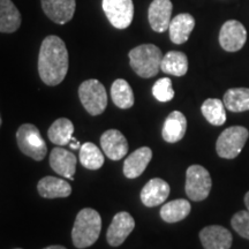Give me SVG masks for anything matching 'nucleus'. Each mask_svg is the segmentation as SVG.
<instances>
[{"label":"nucleus","mask_w":249,"mask_h":249,"mask_svg":"<svg viewBox=\"0 0 249 249\" xmlns=\"http://www.w3.org/2000/svg\"><path fill=\"white\" fill-rule=\"evenodd\" d=\"M68 51L60 37L48 36L42 42L38 55L39 77L46 86L60 85L68 71Z\"/></svg>","instance_id":"nucleus-1"},{"label":"nucleus","mask_w":249,"mask_h":249,"mask_svg":"<svg viewBox=\"0 0 249 249\" xmlns=\"http://www.w3.org/2000/svg\"><path fill=\"white\" fill-rule=\"evenodd\" d=\"M102 230V218L97 211L85 208L77 213L71 230V240L76 248L83 249L98 240Z\"/></svg>","instance_id":"nucleus-2"},{"label":"nucleus","mask_w":249,"mask_h":249,"mask_svg":"<svg viewBox=\"0 0 249 249\" xmlns=\"http://www.w3.org/2000/svg\"><path fill=\"white\" fill-rule=\"evenodd\" d=\"M129 64L132 70L143 79L157 75L163 60L160 49L154 44H142L129 51Z\"/></svg>","instance_id":"nucleus-3"},{"label":"nucleus","mask_w":249,"mask_h":249,"mask_svg":"<svg viewBox=\"0 0 249 249\" xmlns=\"http://www.w3.org/2000/svg\"><path fill=\"white\" fill-rule=\"evenodd\" d=\"M17 142L22 154L35 160H43L48 147L38 128L33 124H24L17 132Z\"/></svg>","instance_id":"nucleus-4"},{"label":"nucleus","mask_w":249,"mask_h":249,"mask_svg":"<svg viewBox=\"0 0 249 249\" xmlns=\"http://www.w3.org/2000/svg\"><path fill=\"white\" fill-rule=\"evenodd\" d=\"M79 97L83 107L91 116H99L107 107V93L98 80L90 79L81 83Z\"/></svg>","instance_id":"nucleus-5"},{"label":"nucleus","mask_w":249,"mask_h":249,"mask_svg":"<svg viewBox=\"0 0 249 249\" xmlns=\"http://www.w3.org/2000/svg\"><path fill=\"white\" fill-rule=\"evenodd\" d=\"M249 138L247 128L242 126H232L220 134L216 143V151L219 157L233 160L238 157Z\"/></svg>","instance_id":"nucleus-6"},{"label":"nucleus","mask_w":249,"mask_h":249,"mask_svg":"<svg viewBox=\"0 0 249 249\" xmlns=\"http://www.w3.org/2000/svg\"><path fill=\"white\" fill-rule=\"evenodd\" d=\"M213 180L210 173L201 165H192L186 172V194L192 201H203L210 194Z\"/></svg>","instance_id":"nucleus-7"},{"label":"nucleus","mask_w":249,"mask_h":249,"mask_svg":"<svg viewBox=\"0 0 249 249\" xmlns=\"http://www.w3.org/2000/svg\"><path fill=\"white\" fill-rule=\"evenodd\" d=\"M103 11L117 29H126L134 18L133 0H103Z\"/></svg>","instance_id":"nucleus-8"},{"label":"nucleus","mask_w":249,"mask_h":249,"mask_svg":"<svg viewBox=\"0 0 249 249\" xmlns=\"http://www.w3.org/2000/svg\"><path fill=\"white\" fill-rule=\"evenodd\" d=\"M246 40H247V31L241 22L230 20L223 24L219 33V43L225 51H239L244 48Z\"/></svg>","instance_id":"nucleus-9"},{"label":"nucleus","mask_w":249,"mask_h":249,"mask_svg":"<svg viewBox=\"0 0 249 249\" xmlns=\"http://www.w3.org/2000/svg\"><path fill=\"white\" fill-rule=\"evenodd\" d=\"M135 227V220L128 213L123 211L113 217L107 232V240L112 247H119L126 241Z\"/></svg>","instance_id":"nucleus-10"},{"label":"nucleus","mask_w":249,"mask_h":249,"mask_svg":"<svg viewBox=\"0 0 249 249\" xmlns=\"http://www.w3.org/2000/svg\"><path fill=\"white\" fill-rule=\"evenodd\" d=\"M102 150L111 160H120L128 152V142L118 129H108L101 136Z\"/></svg>","instance_id":"nucleus-11"},{"label":"nucleus","mask_w":249,"mask_h":249,"mask_svg":"<svg viewBox=\"0 0 249 249\" xmlns=\"http://www.w3.org/2000/svg\"><path fill=\"white\" fill-rule=\"evenodd\" d=\"M42 8L46 17L58 24H65L75 13V0H42Z\"/></svg>","instance_id":"nucleus-12"},{"label":"nucleus","mask_w":249,"mask_h":249,"mask_svg":"<svg viewBox=\"0 0 249 249\" xmlns=\"http://www.w3.org/2000/svg\"><path fill=\"white\" fill-rule=\"evenodd\" d=\"M173 5L171 0H154L149 6L148 18L152 29L157 33H164L171 23Z\"/></svg>","instance_id":"nucleus-13"},{"label":"nucleus","mask_w":249,"mask_h":249,"mask_svg":"<svg viewBox=\"0 0 249 249\" xmlns=\"http://www.w3.org/2000/svg\"><path fill=\"white\" fill-rule=\"evenodd\" d=\"M76 156L66 149L57 147L52 149L50 154V166L64 178L74 180L73 176L76 171Z\"/></svg>","instance_id":"nucleus-14"},{"label":"nucleus","mask_w":249,"mask_h":249,"mask_svg":"<svg viewBox=\"0 0 249 249\" xmlns=\"http://www.w3.org/2000/svg\"><path fill=\"white\" fill-rule=\"evenodd\" d=\"M200 240L204 249H230L233 238L225 227L211 225L200 232Z\"/></svg>","instance_id":"nucleus-15"},{"label":"nucleus","mask_w":249,"mask_h":249,"mask_svg":"<svg viewBox=\"0 0 249 249\" xmlns=\"http://www.w3.org/2000/svg\"><path fill=\"white\" fill-rule=\"evenodd\" d=\"M170 195V185L165 180L154 178L145 183L141 191V201L145 207L163 204Z\"/></svg>","instance_id":"nucleus-16"},{"label":"nucleus","mask_w":249,"mask_h":249,"mask_svg":"<svg viewBox=\"0 0 249 249\" xmlns=\"http://www.w3.org/2000/svg\"><path fill=\"white\" fill-rule=\"evenodd\" d=\"M152 158L150 148L142 147L126 158L124 163V174L126 178L135 179L144 172Z\"/></svg>","instance_id":"nucleus-17"},{"label":"nucleus","mask_w":249,"mask_h":249,"mask_svg":"<svg viewBox=\"0 0 249 249\" xmlns=\"http://www.w3.org/2000/svg\"><path fill=\"white\" fill-rule=\"evenodd\" d=\"M187 130V119L183 113L173 111L165 119L161 136L166 142L176 143L183 139Z\"/></svg>","instance_id":"nucleus-18"},{"label":"nucleus","mask_w":249,"mask_h":249,"mask_svg":"<svg viewBox=\"0 0 249 249\" xmlns=\"http://www.w3.org/2000/svg\"><path fill=\"white\" fill-rule=\"evenodd\" d=\"M195 27V20L191 14L182 13L174 17L171 20L169 31L170 38L174 44H183L189 38L193 29Z\"/></svg>","instance_id":"nucleus-19"},{"label":"nucleus","mask_w":249,"mask_h":249,"mask_svg":"<svg viewBox=\"0 0 249 249\" xmlns=\"http://www.w3.org/2000/svg\"><path fill=\"white\" fill-rule=\"evenodd\" d=\"M39 195L44 198L68 197L71 194V187L66 180L54 178V177H44L39 180L37 185Z\"/></svg>","instance_id":"nucleus-20"},{"label":"nucleus","mask_w":249,"mask_h":249,"mask_svg":"<svg viewBox=\"0 0 249 249\" xmlns=\"http://www.w3.org/2000/svg\"><path fill=\"white\" fill-rule=\"evenodd\" d=\"M21 14L11 0H0V33L11 34L21 26Z\"/></svg>","instance_id":"nucleus-21"},{"label":"nucleus","mask_w":249,"mask_h":249,"mask_svg":"<svg viewBox=\"0 0 249 249\" xmlns=\"http://www.w3.org/2000/svg\"><path fill=\"white\" fill-rule=\"evenodd\" d=\"M160 70L165 74L174 76H183L188 71V59L183 52L170 51L163 55Z\"/></svg>","instance_id":"nucleus-22"},{"label":"nucleus","mask_w":249,"mask_h":249,"mask_svg":"<svg viewBox=\"0 0 249 249\" xmlns=\"http://www.w3.org/2000/svg\"><path fill=\"white\" fill-rule=\"evenodd\" d=\"M74 124L67 118H60L57 119L50 126L48 136L52 143L57 145H66L73 139Z\"/></svg>","instance_id":"nucleus-23"},{"label":"nucleus","mask_w":249,"mask_h":249,"mask_svg":"<svg viewBox=\"0 0 249 249\" xmlns=\"http://www.w3.org/2000/svg\"><path fill=\"white\" fill-rule=\"evenodd\" d=\"M191 203L183 198H179L164 204L160 209V217L166 223H178L185 219L191 213Z\"/></svg>","instance_id":"nucleus-24"},{"label":"nucleus","mask_w":249,"mask_h":249,"mask_svg":"<svg viewBox=\"0 0 249 249\" xmlns=\"http://www.w3.org/2000/svg\"><path fill=\"white\" fill-rule=\"evenodd\" d=\"M111 97L114 105L123 110L134 105V93L129 83L124 79H118L111 87Z\"/></svg>","instance_id":"nucleus-25"},{"label":"nucleus","mask_w":249,"mask_h":249,"mask_svg":"<svg viewBox=\"0 0 249 249\" xmlns=\"http://www.w3.org/2000/svg\"><path fill=\"white\" fill-rule=\"evenodd\" d=\"M224 105L231 112L249 110V88H232L224 95Z\"/></svg>","instance_id":"nucleus-26"},{"label":"nucleus","mask_w":249,"mask_h":249,"mask_svg":"<svg viewBox=\"0 0 249 249\" xmlns=\"http://www.w3.org/2000/svg\"><path fill=\"white\" fill-rule=\"evenodd\" d=\"M202 114L208 123L213 126H222L226 121V112L224 102L217 98L207 99L201 107Z\"/></svg>","instance_id":"nucleus-27"},{"label":"nucleus","mask_w":249,"mask_h":249,"mask_svg":"<svg viewBox=\"0 0 249 249\" xmlns=\"http://www.w3.org/2000/svg\"><path fill=\"white\" fill-rule=\"evenodd\" d=\"M104 155L96 144L86 142L80 148V163L89 170H98L104 165Z\"/></svg>","instance_id":"nucleus-28"},{"label":"nucleus","mask_w":249,"mask_h":249,"mask_svg":"<svg viewBox=\"0 0 249 249\" xmlns=\"http://www.w3.org/2000/svg\"><path fill=\"white\" fill-rule=\"evenodd\" d=\"M152 95L158 102L166 103L172 101L174 97L172 81L169 77H163V79L156 81L154 87H152Z\"/></svg>","instance_id":"nucleus-29"},{"label":"nucleus","mask_w":249,"mask_h":249,"mask_svg":"<svg viewBox=\"0 0 249 249\" xmlns=\"http://www.w3.org/2000/svg\"><path fill=\"white\" fill-rule=\"evenodd\" d=\"M233 230L242 238L249 240V211L242 210L236 213L231 220Z\"/></svg>","instance_id":"nucleus-30"},{"label":"nucleus","mask_w":249,"mask_h":249,"mask_svg":"<svg viewBox=\"0 0 249 249\" xmlns=\"http://www.w3.org/2000/svg\"><path fill=\"white\" fill-rule=\"evenodd\" d=\"M70 144H71V149H80V142L77 141L74 136H73V139H71V141L70 142Z\"/></svg>","instance_id":"nucleus-31"},{"label":"nucleus","mask_w":249,"mask_h":249,"mask_svg":"<svg viewBox=\"0 0 249 249\" xmlns=\"http://www.w3.org/2000/svg\"><path fill=\"white\" fill-rule=\"evenodd\" d=\"M44 249H67L65 248L64 246H58V245H54V246H49V247H46Z\"/></svg>","instance_id":"nucleus-32"},{"label":"nucleus","mask_w":249,"mask_h":249,"mask_svg":"<svg viewBox=\"0 0 249 249\" xmlns=\"http://www.w3.org/2000/svg\"><path fill=\"white\" fill-rule=\"evenodd\" d=\"M245 204H246V208H247V210L249 211V192L245 195Z\"/></svg>","instance_id":"nucleus-33"},{"label":"nucleus","mask_w":249,"mask_h":249,"mask_svg":"<svg viewBox=\"0 0 249 249\" xmlns=\"http://www.w3.org/2000/svg\"><path fill=\"white\" fill-rule=\"evenodd\" d=\"M1 124H2V120H1V117H0V127H1Z\"/></svg>","instance_id":"nucleus-34"},{"label":"nucleus","mask_w":249,"mask_h":249,"mask_svg":"<svg viewBox=\"0 0 249 249\" xmlns=\"http://www.w3.org/2000/svg\"><path fill=\"white\" fill-rule=\"evenodd\" d=\"M17 249H20V248H17Z\"/></svg>","instance_id":"nucleus-35"}]
</instances>
